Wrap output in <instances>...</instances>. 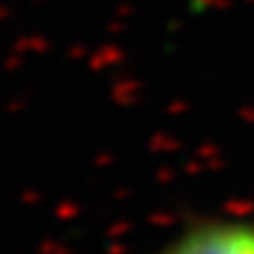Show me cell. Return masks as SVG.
Wrapping results in <instances>:
<instances>
[{"label":"cell","instance_id":"cell-1","mask_svg":"<svg viewBox=\"0 0 254 254\" xmlns=\"http://www.w3.org/2000/svg\"><path fill=\"white\" fill-rule=\"evenodd\" d=\"M151 254H254V219H195Z\"/></svg>","mask_w":254,"mask_h":254}]
</instances>
